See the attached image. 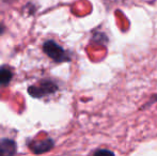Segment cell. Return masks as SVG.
Returning a JSON list of instances; mask_svg holds the SVG:
<instances>
[{
	"instance_id": "cell-6",
	"label": "cell",
	"mask_w": 157,
	"mask_h": 156,
	"mask_svg": "<svg viewBox=\"0 0 157 156\" xmlns=\"http://www.w3.org/2000/svg\"><path fill=\"white\" fill-rule=\"evenodd\" d=\"M95 155H98V154H113V152H111V151L109 150H97L94 152Z\"/></svg>"
},
{
	"instance_id": "cell-2",
	"label": "cell",
	"mask_w": 157,
	"mask_h": 156,
	"mask_svg": "<svg viewBox=\"0 0 157 156\" xmlns=\"http://www.w3.org/2000/svg\"><path fill=\"white\" fill-rule=\"evenodd\" d=\"M43 51L56 63H62L71 61V56L65 49L54 40H48L43 43Z\"/></svg>"
},
{
	"instance_id": "cell-4",
	"label": "cell",
	"mask_w": 157,
	"mask_h": 156,
	"mask_svg": "<svg viewBox=\"0 0 157 156\" xmlns=\"http://www.w3.org/2000/svg\"><path fill=\"white\" fill-rule=\"evenodd\" d=\"M17 152V144L10 138L0 139V156H12Z\"/></svg>"
},
{
	"instance_id": "cell-3",
	"label": "cell",
	"mask_w": 157,
	"mask_h": 156,
	"mask_svg": "<svg viewBox=\"0 0 157 156\" xmlns=\"http://www.w3.org/2000/svg\"><path fill=\"white\" fill-rule=\"evenodd\" d=\"M29 149L32 151L34 154H44V153L49 152L50 150H52L55 146V141L52 138H46V139L40 140V141H29L28 142Z\"/></svg>"
},
{
	"instance_id": "cell-1",
	"label": "cell",
	"mask_w": 157,
	"mask_h": 156,
	"mask_svg": "<svg viewBox=\"0 0 157 156\" xmlns=\"http://www.w3.org/2000/svg\"><path fill=\"white\" fill-rule=\"evenodd\" d=\"M59 90V86L56 81L50 79H44L39 85H32L28 88V94L34 98H42L45 96L55 94Z\"/></svg>"
},
{
	"instance_id": "cell-5",
	"label": "cell",
	"mask_w": 157,
	"mask_h": 156,
	"mask_svg": "<svg viewBox=\"0 0 157 156\" xmlns=\"http://www.w3.org/2000/svg\"><path fill=\"white\" fill-rule=\"evenodd\" d=\"M13 75H14L13 71L9 67H6V65L0 67V86L6 87L10 85Z\"/></svg>"
}]
</instances>
